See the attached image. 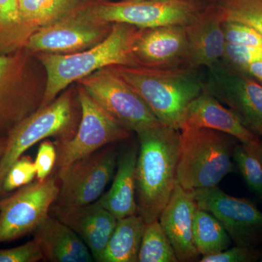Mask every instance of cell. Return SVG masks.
<instances>
[{
    "label": "cell",
    "mask_w": 262,
    "mask_h": 262,
    "mask_svg": "<svg viewBox=\"0 0 262 262\" xmlns=\"http://www.w3.org/2000/svg\"><path fill=\"white\" fill-rule=\"evenodd\" d=\"M179 135L163 125L137 134L136 202L146 224L159 220L177 186Z\"/></svg>",
    "instance_id": "1"
},
{
    "label": "cell",
    "mask_w": 262,
    "mask_h": 262,
    "mask_svg": "<svg viewBox=\"0 0 262 262\" xmlns=\"http://www.w3.org/2000/svg\"><path fill=\"white\" fill-rule=\"evenodd\" d=\"M138 29L130 24L114 23L107 37L89 49L67 54H34L47 76L46 91L39 108L53 102L71 84L101 69L117 65L137 66L133 56L132 44Z\"/></svg>",
    "instance_id": "2"
},
{
    "label": "cell",
    "mask_w": 262,
    "mask_h": 262,
    "mask_svg": "<svg viewBox=\"0 0 262 262\" xmlns=\"http://www.w3.org/2000/svg\"><path fill=\"white\" fill-rule=\"evenodd\" d=\"M145 101L160 123L180 130L190 103L201 94L205 82L198 70L152 69L141 66L110 67Z\"/></svg>",
    "instance_id": "3"
},
{
    "label": "cell",
    "mask_w": 262,
    "mask_h": 262,
    "mask_svg": "<svg viewBox=\"0 0 262 262\" xmlns=\"http://www.w3.org/2000/svg\"><path fill=\"white\" fill-rule=\"evenodd\" d=\"M234 138L206 127L184 126L179 135L177 184L186 190L217 187L234 171Z\"/></svg>",
    "instance_id": "4"
},
{
    "label": "cell",
    "mask_w": 262,
    "mask_h": 262,
    "mask_svg": "<svg viewBox=\"0 0 262 262\" xmlns=\"http://www.w3.org/2000/svg\"><path fill=\"white\" fill-rule=\"evenodd\" d=\"M47 76L29 54L0 56V139L8 137L42 103Z\"/></svg>",
    "instance_id": "5"
},
{
    "label": "cell",
    "mask_w": 262,
    "mask_h": 262,
    "mask_svg": "<svg viewBox=\"0 0 262 262\" xmlns=\"http://www.w3.org/2000/svg\"><path fill=\"white\" fill-rule=\"evenodd\" d=\"M77 121L75 94L72 90H68L19 122L7 138L0 160V186L10 167L27 150L48 138H55L56 142L69 140L77 130Z\"/></svg>",
    "instance_id": "6"
},
{
    "label": "cell",
    "mask_w": 262,
    "mask_h": 262,
    "mask_svg": "<svg viewBox=\"0 0 262 262\" xmlns=\"http://www.w3.org/2000/svg\"><path fill=\"white\" fill-rule=\"evenodd\" d=\"M76 94L80 103V121L73 137L62 142H55L56 173L104 146L126 140L132 134L112 117L79 83Z\"/></svg>",
    "instance_id": "7"
},
{
    "label": "cell",
    "mask_w": 262,
    "mask_h": 262,
    "mask_svg": "<svg viewBox=\"0 0 262 262\" xmlns=\"http://www.w3.org/2000/svg\"><path fill=\"white\" fill-rule=\"evenodd\" d=\"M89 14L106 23H124L139 29L186 26L206 6L201 0L84 1Z\"/></svg>",
    "instance_id": "8"
},
{
    "label": "cell",
    "mask_w": 262,
    "mask_h": 262,
    "mask_svg": "<svg viewBox=\"0 0 262 262\" xmlns=\"http://www.w3.org/2000/svg\"><path fill=\"white\" fill-rule=\"evenodd\" d=\"M77 83L131 132L137 134L162 125L135 90L110 67L96 71Z\"/></svg>",
    "instance_id": "9"
},
{
    "label": "cell",
    "mask_w": 262,
    "mask_h": 262,
    "mask_svg": "<svg viewBox=\"0 0 262 262\" xmlns=\"http://www.w3.org/2000/svg\"><path fill=\"white\" fill-rule=\"evenodd\" d=\"M112 27L113 24L93 18L82 1L67 14L32 34L24 48L32 54L77 53L102 42Z\"/></svg>",
    "instance_id": "10"
},
{
    "label": "cell",
    "mask_w": 262,
    "mask_h": 262,
    "mask_svg": "<svg viewBox=\"0 0 262 262\" xmlns=\"http://www.w3.org/2000/svg\"><path fill=\"white\" fill-rule=\"evenodd\" d=\"M119 150L110 144L57 172L59 193L55 206L76 207L95 203L116 172Z\"/></svg>",
    "instance_id": "11"
},
{
    "label": "cell",
    "mask_w": 262,
    "mask_h": 262,
    "mask_svg": "<svg viewBox=\"0 0 262 262\" xmlns=\"http://www.w3.org/2000/svg\"><path fill=\"white\" fill-rule=\"evenodd\" d=\"M57 180L51 175L0 201V244L21 238L39 227L58 198Z\"/></svg>",
    "instance_id": "12"
},
{
    "label": "cell",
    "mask_w": 262,
    "mask_h": 262,
    "mask_svg": "<svg viewBox=\"0 0 262 262\" xmlns=\"http://www.w3.org/2000/svg\"><path fill=\"white\" fill-rule=\"evenodd\" d=\"M205 88L243 124L262 137V84L222 60L208 67Z\"/></svg>",
    "instance_id": "13"
},
{
    "label": "cell",
    "mask_w": 262,
    "mask_h": 262,
    "mask_svg": "<svg viewBox=\"0 0 262 262\" xmlns=\"http://www.w3.org/2000/svg\"><path fill=\"white\" fill-rule=\"evenodd\" d=\"M198 208L215 215L237 246L262 244V211L246 198L227 194L218 187L192 191Z\"/></svg>",
    "instance_id": "14"
},
{
    "label": "cell",
    "mask_w": 262,
    "mask_h": 262,
    "mask_svg": "<svg viewBox=\"0 0 262 262\" xmlns=\"http://www.w3.org/2000/svg\"><path fill=\"white\" fill-rule=\"evenodd\" d=\"M137 66L152 69L187 67L188 43L184 26L138 29L132 44Z\"/></svg>",
    "instance_id": "15"
},
{
    "label": "cell",
    "mask_w": 262,
    "mask_h": 262,
    "mask_svg": "<svg viewBox=\"0 0 262 262\" xmlns=\"http://www.w3.org/2000/svg\"><path fill=\"white\" fill-rule=\"evenodd\" d=\"M198 206L192 191L177 184L159 222L171 243L179 261H194L199 257L193 236L194 215Z\"/></svg>",
    "instance_id": "16"
},
{
    "label": "cell",
    "mask_w": 262,
    "mask_h": 262,
    "mask_svg": "<svg viewBox=\"0 0 262 262\" xmlns=\"http://www.w3.org/2000/svg\"><path fill=\"white\" fill-rule=\"evenodd\" d=\"M51 211L55 217L80 236L94 256L99 261L117 223L110 211L96 202L76 207L53 205Z\"/></svg>",
    "instance_id": "17"
},
{
    "label": "cell",
    "mask_w": 262,
    "mask_h": 262,
    "mask_svg": "<svg viewBox=\"0 0 262 262\" xmlns=\"http://www.w3.org/2000/svg\"><path fill=\"white\" fill-rule=\"evenodd\" d=\"M222 24L214 4H211L184 26L189 51L188 68L209 67L222 59L226 44Z\"/></svg>",
    "instance_id": "18"
},
{
    "label": "cell",
    "mask_w": 262,
    "mask_h": 262,
    "mask_svg": "<svg viewBox=\"0 0 262 262\" xmlns=\"http://www.w3.org/2000/svg\"><path fill=\"white\" fill-rule=\"evenodd\" d=\"M184 126L213 129L232 136L246 145L262 144L259 136L245 126L238 117L230 108L225 107L205 85L201 94L188 107Z\"/></svg>",
    "instance_id": "19"
},
{
    "label": "cell",
    "mask_w": 262,
    "mask_h": 262,
    "mask_svg": "<svg viewBox=\"0 0 262 262\" xmlns=\"http://www.w3.org/2000/svg\"><path fill=\"white\" fill-rule=\"evenodd\" d=\"M34 239L42 250L43 261H94L92 253L80 236L61 220L50 214L34 231Z\"/></svg>",
    "instance_id": "20"
},
{
    "label": "cell",
    "mask_w": 262,
    "mask_h": 262,
    "mask_svg": "<svg viewBox=\"0 0 262 262\" xmlns=\"http://www.w3.org/2000/svg\"><path fill=\"white\" fill-rule=\"evenodd\" d=\"M139 146L125 148L119 153L116 173L111 187L96 201L117 220L138 214L136 194V170Z\"/></svg>",
    "instance_id": "21"
},
{
    "label": "cell",
    "mask_w": 262,
    "mask_h": 262,
    "mask_svg": "<svg viewBox=\"0 0 262 262\" xmlns=\"http://www.w3.org/2000/svg\"><path fill=\"white\" fill-rule=\"evenodd\" d=\"M146 222L139 214L117 220L98 262H137Z\"/></svg>",
    "instance_id": "22"
},
{
    "label": "cell",
    "mask_w": 262,
    "mask_h": 262,
    "mask_svg": "<svg viewBox=\"0 0 262 262\" xmlns=\"http://www.w3.org/2000/svg\"><path fill=\"white\" fill-rule=\"evenodd\" d=\"M21 20L22 34L25 45L29 38L68 13L82 0H18ZM25 47V46H24Z\"/></svg>",
    "instance_id": "23"
},
{
    "label": "cell",
    "mask_w": 262,
    "mask_h": 262,
    "mask_svg": "<svg viewBox=\"0 0 262 262\" xmlns=\"http://www.w3.org/2000/svg\"><path fill=\"white\" fill-rule=\"evenodd\" d=\"M193 236L196 251L203 256L222 252L232 244L220 221L210 212L199 208L194 215Z\"/></svg>",
    "instance_id": "24"
},
{
    "label": "cell",
    "mask_w": 262,
    "mask_h": 262,
    "mask_svg": "<svg viewBox=\"0 0 262 262\" xmlns=\"http://www.w3.org/2000/svg\"><path fill=\"white\" fill-rule=\"evenodd\" d=\"M139 262H178L171 243L159 220L146 224L139 249Z\"/></svg>",
    "instance_id": "25"
},
{
    "label": "cell",
    "mask_w": 262,
    "mask_h": 262,
    "mask_svg": "<svg viewBox=\"0 0 262 262\" xmlns=\"http://www.w3.org/2000/svg\"><path fill=\"white\" fill-rule=\"evenodd\" d=\"M213 4L222 21L249 26L262 35V0H220Z\"/></svg>",
    "instance_id": "26"
},
{
    "label": "cell",
    "mask_w": 262,
    "mask_h": 262,
    "mask_svg": "<svg viewBox=\"0 0 262 262\" xmlns=\"http://www.w3.org/2000/svg\"><path fill=\"white\" fill-rule=\"evenodd\" d=\"M234 163L239 168L248 187L262 198V144H237L233 151Z\"/></svg>",
    "instance_id": "27"
},
{
    "label": "cell",
    "mask_w": 262,
    "mask_h": 262,
    "mask_svg": "<svg viewBox=\"0 0 262 262\" xmlns=\"http://www.w3.org/2000/svg\"><path fill=\"white\" fill-rule=\"evenodd\" d=\"M37 177V170L32 158L28 155H23L9 169L5 175L0 192H10L20 189L33 182Z\"/></svg>",
    "instance_id": "28"
},
{
    "label": "cell",
    "mask_w": 262,
    "mask_h": 262,
    "mask_svg": "<svg viewBox=\"0 0 262 262\" xmlns=\"http://www.w3.org/2000/svg\"><path fill=\"white\" fill-rule=\"evenodd\" d=\"M221 60L229 67L244 72L252 63L262 61V48L226 42Z\"/></svg>",
    "instance_id": "29"
},
{
    "label": "cell",
    "mask_w": 262,
    "mask_h": 262,
    "mask_svg": "<svg viewBox=\"0 0 262 262\" xmlns=\"http://www.w3.org/2000/svg\"><path fill=\"white\" fill-rule=\"evenodd\" d=\"M226 42L262 48V35L252 27L234 21H222Z\"/></svg>",
    "instance_id": "30"
},
{
    "label": "cell",
    "mask_w": 262,
    "mask_h": 262,
    "mask_svg": "<svg viewBox=\"0 0 262 262\" xmlns=\"http://www.w3.org/2000/svg\"><path fill=\"white\" fill-rule=\"evenodd\" d=\"M262 253L256 247L237 246L227 248L215 254L203 256L200 262H253L261 258Z\"/></svg>",
    "instance_id": "31"
},
{
    "label": "cell",
    "mask_w": 262,
    "mask_h": 262,
    "mask_svg": "<svg viewBox=\"0 0 262 262\" xmlns=\"http://www.w3.org/2000/svg\"><path fill=\"white\" fill-rule=\"evenodd\" d=\"M11 33H19L25 46L18 0H0V34Z\"/></svg>",
    "instance_id": "32"
},
{
    "label": "cell",
    "mask_w": 262,
    "mask_h": 262,
    "mask_svg": "<svg viewBox=\"0 0 262 262\" xmlns=\"http://www.w3.org/2000/svg\"><path fill=\"white\" fill-rule=\"evenodd\" d=\"M43 258L42 250L34 239L16 247L0 249V262H37Z\"/></svg>",
    "instance_id": "33"
},
{
    "label": "cell",
    "mask_w": 262,
    "mask_h": 262,
    "mask_svg": "<svg viewBox=\"0 0 262 262\" xmlns=\"http://www.w3.org/2000/svg\"><path fill=\"white\" fill-rule=\"evenodd\" d=\"M57 150L55 143L49 140L42 141L38 149L35 164L37 180L42 181L51 175L56 166Z\"/></svg>",
    "instance_id": "34"
},
{
    "label": "cell",
    "mask_w": 262,
    "mask_h": 262,
    "mask_svg": "<svg viewBox=\"0 0 262 262\" xmlns=\"http://www.w3.org/2000/svg\"><path fill=\"white\" fill-rule=\"evenodd\" d=\"M244 72L262 82V61L252 63Z\"/></svg>",
    "instance_id": "35"
},
{
    "label": "cell",
    "mask_w": 262,
    "mask_h": 262,
    "mask_svg": "<svg viewBox=\"0 0 262 262\" xmlns=\"http://www.w3.org/2000/svg\"><path fill=\"white\" fill-rule=\"evenodd\" d=\"M7 138L0 139V160H1L2 156L4 153L5 146H6Z\"/></svg>",
    "instance_id": "36"
},
{
    "label": "cell",
    "mask_w": 262,
    "mask_h": 262,
    "mask_svg": "<svg viewBox=\"0 0 262 262\" xmlns=\"http://www.w3.org/2000/svg\"><path fill=\"white\" fill-rule=\"evenodd\" d=\"M82 1L105 2L108 0H82Z\"/></svg>",
    "instance_id": "37"
},
{
    "label": "cell",
    "mask_w": 262,
    "mask_h": 262,
    "mask_svg": "<svg viewBox=\"0 0 262 262\" xmlns=\"http://www.w3.org/2000/svg\"><path fill=\"white\" fill-rule=\"evenodd\" d=\"M126 1H146V0H126Z\"/></svg>",
    "instance_id": "38"
},
{
    "label": "cell",
    "mask_w": 262,
    "mask_h": 262,
    "mask_svg": "<svg viewBox=\"0 0 262 262\" xmlns=\"http://www.w3.org/2000/svg\"><path fill=\"white\" fill-rule=\"evenodd\" d=\"M215 2H216V1H220V0H214Z\"/></svg>",
    "instance_id": "39"
},
{
    "label": "cell",
    "mask_w": 262,
    "mask_h": 262,
    "mask_svg": "<svg viewBox=\"0 0 262 262\" xmlns=\"http://www.w3.org/2000/svg\"><path fill=\"white\" fill-rule=\"evenodd\" d=\"M261 261L262 262V258H261Z\"/></svg>",
    "instance_id": "40"
}]
</instances>
